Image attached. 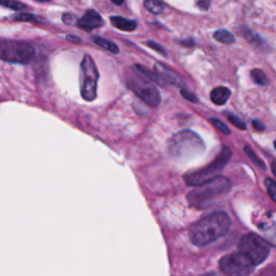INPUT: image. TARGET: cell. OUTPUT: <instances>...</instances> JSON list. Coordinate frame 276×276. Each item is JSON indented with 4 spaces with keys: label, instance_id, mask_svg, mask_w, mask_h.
<instances>
[{
    "label": "cell",
    "instance_id": "52a82bcc",
    "mask_svg": "<svg viewBox=\"0 0 276 276\" xmlns=\"http://www.w3.org/2000/svg\"><path fill=\"white\" fill-rule=\"evenodd\" d=\"M240 251L244 254L254 266L262 263L270 254V245L257 234H247L241 240Z\"/></svg>",
    "mask_w": 276,
    "mask_h": 276
},
{
    "label": "cell",
    "instance_id": "f1b7e54d",
    "mask_svg": "<svg viewBox=\"0 0 276 276\" xmlns=\"http://www.w3.org/2000/svg\"><path fill=\"white\" fill-rule=\"evenodd\" d=\"M267 239H268V243L272 244L274 247H276V229L270 230L269 233H267Z\"/></svg>",
    "mask_w": 276,
    "mask_h": 276
},
{
    "label": "cell",
    "instance_id": "6da1fadb",
    "mask_svg": "<svg viewBox=\"0 0 276 276\" xmlns=\"http://www.w3.org/2000/svg\"><path fill=\"white\" fill-rule=\"evenodd\" d=\"M231 220L227 212L215 211L195 222L190 229V239L199 247L206 246L224 237L230 229Z\"/></svg>",
    "mask_w": 276,
    "mask_h": 276
},
{
    "label": "cell",
    "instance_id": "83f0119b",
    "mask_svg": "<svg viewBox=\"0 0 276 276\" xmlns=\"http://www.w3.org/2000/svg\"><path fill=\"white\" fill-rule=\"evenodd\" d=\"M146 43H147L148 47H150L152 50L159 52V53H161V54L164 55V56L166 55V52H165V50L163 49L162 45H160L159 43L154 42V41H148V42H146Z\"/></svg>",
    "mask_w": 276,
    "mask_h": 276
},
{
    "label": "cell",
    "instance_id": "9a60e30c",
    "mask_svg": "<svg viewBox=\"0 0 276 276\" xmlns=\"http://www.w3.org/2000/svg\"><path fill=\"white\" fill-rule=\"evenodd\" d=\"M145 8L153 14H161L165 10V5L160 0H145L143 1Z\"/></svg>",
    "mask_w": 276,
    "mask_h": 276
},
{
    "label": "cell",
    "instance_id": "ffe728a7",
    "mask_svg": "<svg viewBox=\"0 0 276 276\" xmlns=\"http://www.w3.org/2000/svg\"><path fill=\"white\" fill-rule=\"evenodd\" d=\"M0 5L2 7L12 9V10H16V11H21V10H25L27 9V5L19 2V1H14V0H0Z\"/></svg>",
    "mask_w": 276,
    "mask_h": 276
},
{
    "label": "cell",
    "instance_id": "5bb4252c",
    "mask_svg": "<svg viewBox=\"0 0 276 276\" xmlns=\"http://www.w3.org/2000/svg\"><path fill=\"white\" fill-rule=\"evenodd\" d=\"M214 38L216 41L223 44H231L235 42V37L232 33L226 30H219L214 34Z\"/></svg>",
    "mask_w": 276,
    "mask_h": 276
},
{
    "label": "cell",
    "instance_id": "4dcf8cb0",
    "mask_svg": "<svg viewBox=\"0 0 276 276\" xmlns=\"http://www.w3.org/2000/svg\"><path fill=\"white\" fill-rule=\"evenodd\" d=\"M66 39L68 40V41H71V42H74V43H80V42H81V40H80V38L77 37V36H73V34H68V36H66Z\"/></svg>",
    "mask_w": 276,
    "mask_h": 276
},
{
    "label": "cell",
    "instance_id": "d6a6232c",
    "mask_svg": "<svg viewBox=\"0 0 276 276\" xmlns=\"http://www.w3.org/2000/svg\"><path fill=\"white\" fill-rule=\"evenodd\" d=\"M272 172H273L274 176L276 177V161H274V162L272 163Z\"/></svg>",
    "mask_w": 276,
    "mask_h": 276
},
{
    "label": "cell",
    "instance_id": "484cf974",
    "mask_svg": "<svg viewBox=\"0 0 276 276\" xmlns=\"http://www.w3.org/2000/svg\"><path fill=\"white\" fill-rule=\"evenodd\" d=\"M62 19H63V22H64L65 24H67V25H77L78 19H77V16L73 15L72 13L63 14Z\"/></svg>",
    "mask_w": 276,
    "mask_h": 276
},
{
    "label": "cell",
    "instance_id": "44dd1931",
    "mask_svg": "<svg viewBox=\"0 0 276 276\" xmlns=\"http://www.w3.org/2000/svg\"><path fill=\"white\" fill-rule=\"evenodd\" d=\"M244 151H245V153L248 155V158L252 161V162H254L257 166H259V168L260 169H262V170H264L266 169V164H264V162L263 161L258 157V155L251 150V149L248 147V146H245L244 147Z\"/></svg>",
    "mask_w": 276,
    "mask_h": 276
},
{
    "label": "cell",
    "instance_id": "4fadbf2b",
    "mask_svg": "<svg viewBox=\"0 0 276 276\" xmlns=\"http://www.w3.org/2000/svg\"><path fill=\"white\" fill-rule=\"evenodd\" d=\"M111 24L122 32H134L137 27V22L134 20L125 19L123 16H111Z\"/></svg>",
    "mask_w": 276,
    "mask_h": 276
},
{
    "label": "cell",
    "instance_id": "9c48e42d",
    "mask_svg": "<svg viewBox=\"0 0 276 276\" xmlns=\"http://www.w3.org/2000/svg\"><path fill=\"white\" fill-rule=\"evenodd\" d=\"M254 263L242 252H233L220 259V271L226 276H245L254 271Z\"/></svg>",
    "mask_w": 276,
    "mask_h": 276
},
{
    "label": "cell",
    "instance_id": "d590c367",
    "mask_svg": "<svg viewBox=\"0 0 276 276\" xmlns=\"http://www.w3.org/2000/svg\"><path fill=\"white\" fill-rule=\"evenodd\" d=\"M274 147H275V149H276V140L274 141Z\"/></svg>",
    "mask_w": 276,
    "mask_h": 276
},
{
    "label": "cell",
    "instance_id": "e0dca14e",
    "mask_svg": "<svg viewBox=\"0 0 276 276\" xmlns=\"http://www.w3.org/2000/svg\"><path fill=\"white\" fill-rule=\"evenodd\" d=\"M250 76H251L252 80H254V82L259 85H269V83H270V80L266 74V72L259 68L252 69Z\"/></svg>",
    "mask_w": 276,
    "mask_h": 276
},
{
    "label": "cell",
    "instance_id": "3957f363",
    "mask_svg": "<svg viewBox=\"0 0 276 276\" xmlns=\"http://www.w3.org/2000/svg\"><path fill=\"white\" fill-rule=\"evenodd\" d=\"M205 145L201 137L192 131H182L175 134L169 142V150L172 157L188 159L204 151Z\"/></svg>",
    "mask_w": 276,
    "mask_h": 276
},
{
    "label": "cell",
    "instance_id": "5b68a950",
    "mask_svg": "<svg viewBox=\"0 0 276 276\" xmlns=\"http://www.w3.org/2000/svg\"><path fill=\"white\" fill-rule=\"evenodd\" d=\"M34 55L30 43L16 40L0 39V60L15 64H28Z\"/></svg>",
    "mask_w": 276,
    "mask_h": 276
},
{
    "label": "cell",
    "instance_id": "f546056e",
    "mask_svg": "<svg viewBox=\"0 0 276 276\" xmlns=\"http://www.w3.org/2000/svg\"><path fill=\"white\" fill-rule=\"evenodd\" d=\"M252 125H254V129L257 132H262L266 130V125H264L263 122H261V121H259V120H252Z\"/></svg>",
    "mask_w": 276,
    "mask_h": 276
},
{
    "label": "cell",
    "instance_id": "ba28073f",
    "mask_svg": "<svg viewBox=\"0 0 276 276\" xmlns=\"http://www.w3.org/2000/svg\"><path fill=\"white\" fill-rule=\"evenodd\" d=\"M126 85L142 102H145L148 106L155 108L160 105L161 95L158 89L155 88V85L150 80H148L145 77L141 78L139 76H136V74H133V76H130L126 79Z\"/></svg>",
    "mask_w": 276,
    "mask_h": 276
},
{
    "label": "cell",
    "instance_id": "8992f818",
    "mask_svg": "<svg viewBox=\"0 0 276 276\" xmlns=\"http://www.w3.org/2000/svg\"><path fill=\"white\" fill-rule=\"evenodd\" d=\"M100 73L95 62L90 55H84L80 65V91L83 100L92 102L97 96V82Z\"/></svg>",
    "mask_w": 276,
    "mask_h": 276
},
{
    "label": "cell",
    "instance_id": "7a4b0ae2",
    "mask_svg": "<svg viewBox=\"0 0 276 276\" xmlns=\"http://www.w3.org/2000/svg\"><path fill=\"white\" fill-rule=\"evenodd\" d=\"M230 188H231V181L227 177L218 176L203 185L195 187L188 194V202L195 208H206L217 198L229 192Z\"/></svg>",
    "mask_w": 276,
    "mask_h": 276
},
{
    "label": "cell",
    "instance_id": "1f68e13d",
    "mask_svg": "<svg viewBox=\"0 0 276 276\" xmlns=\"http://www.w3.org/2000/svg\"><path fill=\"white\" fill-rule=\"evenodd\" d=\"M201 276H220V274H218L216 272H210V273H206V274L201 275Z\"/></svg>",
    "mask_w": 276,
    "mask_h": 276
},
{
    "label": "cell",
    "instance_id": "7c38bea8",
    "mask_svg": "<svg viewBox=\"0 0 276 276\" xmlns=\"http://www.w3.org/2000/svg\"><path fill=\"white\" fill-rule=\"evenodd\" d=\"M231 96V91L226 86H217L210 92V100L211 102L218 106H222L228 102Z\"/></svg>",
    "mask_w": 276,
    "mask_h": 276
},
{
    "label": "cell",
    "instance_id": "d4e9b609",
    "mask_svg": "<svg viewBox=\"0 0 276 276\" xmlns=\"http://www.w3.org/2000/svg\"><path fill=\"white\" fill-rule=\"evenodd\" d=\"M180 93H181L182 97H185V99L188 100L189 102H192V103H198L199 102L198 96L195 95L194 93H192L191 91H189L188 89L182 88L181 91H180Z\"/></svg>",
    "mask_w": 276,
    "mask_h": 276
},
{
    "label": "cell",
    "instance_id": "d6986e66",
    "mask_svg": "<svg viewBox=\"0 0 276 276\" xmlns=\"http://www.w3.org/2000/svg\"><path fill=\"white\" fill-rule=\"evenodd\" d=\"M13 19L15 21L19 22H32V23H44V20L42 17L40 16H36L31 13H19L15 14L13 16Z\"/></svg>",
    "mask_w": 276,
    "mask_h": 276
},
{
    "label": "cell",
    "instance_id": "30bf717a",
    "mask_svg": "<svg viewBox=\"0 0 276 276\" xmlns=\"http://www.w3.org/2000/svg\"><path fill=\"white\" fill-rule=\"evenodd\" d=\"M154 72L158 74V77L161 79L163 85H174L178 88H183L185 82H183L182 78L178 74L176 71L172 70L170 67L165 66L162 63H157L154 66Z\"/></svg>",
    "mask_w": 276,
    "mask_h": 276
},
{
    "label": "cell",
    "instance_id": "8fae6325",
    "mask_svg": "<svg viewBox=\"0 0 276 276\" xmlns=\"http://www.w3.org/2000/svg\"><path fill=\"white\" fill-rule=\"evenodd\" d=\"M103 25H104L103 17L100 15L99 12H96L95 10L86 11L85 14L77 22V26L82 28V30L86 32H91L95 30V28L102 27Z\"/></svg>",
    "mask_w": 276,
    "mask_h": 276
},
{
    "label": "cell",
    "instance_id": "e575fe53",
    "mask_svg": "<svg viewBox=\"0 0 276 276\" xmlns=\"http://www.w3.org/2000/svg\"><path fill=\"white\" fill-rule=\"evenodd\" d=\"M38 1H41V2H45V1H50V0H38Z\"/></svg>",
    "mask_w": 276,
    "mask_h": 276
},
{
    "label": "cell",
    "instance_id": "7402d4cb",
    "mask_svg": "<svg viewBox=\"0 0 276 276\" xmlns=\"http://www.w3.org/2000/svg\"><path fill=\"white\" fill-rule=\"evenodd\" d=\"M228 119H229L230 122H231L235 126V128H238L242 131H245L247 129V126H246L244 121L242 120L240 117H238L237 114H234L232 112H229L228 113Z\"/></svg>",
    "mask_w": 276,
    "mask_h": 276
},
{
    "label": "cell",
    "instance_id": "2e32d148",
    "mask_svg": "<svg viewBox=\"0 0 276 276\" xmlns=\"http://www.w3.org/2000/svg\"><path fill=\"white\" fill-rule=\"evenodd\" d=\"M94 42L97 45H100L101 48L105 49V50H107L109 52H111V53H113V54H118L119 53L118 45L116 43H113L112 41H110V40L104 39V38H101V37H95L94 38Z\"/></svg>",
    "mask_w": 276,
    "mask_h": 276
},
{
    "label": "cell",
    "instance_id": "4316f807",
    "mask_svg": "<svg viewBox=\"0 0 276 276\" xmlns=\"http://www.w3.org/2000/svg\"><path fill=\"white\" fill-rule=\"evenodd\" d=\"M195 4L199 9L207 11L210 7L211 0H195Z\"/></svg>",
    "mask_w": 276,
    "mask_h": 276
},
{
    "label": "cell",
    "instance_id": "277c9868",
    "mask_svg": "<svg viewBox=\"0 0 276 276\" xmlns=\"http://www.w3.org/2000/svg\"><path fill=\"white\" fill-rule=\"evenodd\" d=\"M231 149L229 147H222L221 152L217 155L210 164L199 171L188 172L185 176V181L187 182V185L198 187L218 177L219 172L224 169V166L228 164L230 159H231Z\"/></svg>",
    "mask_w": 276,
    "mask_h": 276
},
{
    "label": "cell",
    "instance_id": "836d02e7",
    "mask_svg": "<svg viewBox=\"0 0 276 276\" xmlns=\"http://www.w3.org/2000/svg\"><path fill=\"white\" fill-rule=\"evenodd\" d=\"M111 1H112L114 4L120 5V4H122V3L124 2V0H111Z\"/></svg>",
    "mask_w": 276,
    "mask_h": 276
},
{
    "label": "cell",
    "instance_id": "ac0fdd59",
    "mask_svg": "<svg viewBox=\"0 0 276 276\" xmlns=\"http://www.w3.org/2000/svg\"><path fill=\"white\" fill-rule=\"evenodd\" d=\"M242 34L245 37V39L248 41L249 43L254 44V45H259L262 42V39L259 37V34L255 32H252L251 30H249L248 27H243L241 31Z\"/></svg>",
    "mask_w": 276,
    "mask_h": 276
},
{
    "label": "cell",
    "instance_id": "cb8c5ba5",
    "mask_svg": "<svg viewBox=\"0 0 276 276\" xmlns=\"http://www.w3.org/2000/svg\"><path fill=\"white\" fill-rule=\"evenodd\" d=\"M210 122L215 125V128L218 129L219 131H221L223 134H226V135H230V133H231V131H230V129L228 128V125L224 124L222 121H220L219 119H215V118H211L210 119Z\"/></svg>",
    "mask_w": 276,
    "mask_h": 276
},
{
    "label": "cell",
    "instance_id": "603a6c76",
    "mask_svg": "<svg viewBox=\"0 0 276 276\" xmlns=\"http://www.w3.org/2000/svg\"><path fill=\"white\" fill-rule=\"evenodd\" d=\"M264 183H266L270 198H271L276 203V181H274L272 178H266Z\"/></svg>",
    "mask_w": 276,
    "mask_h": 276
}]
</instances>
